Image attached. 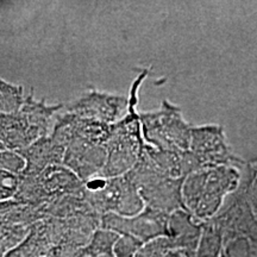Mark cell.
<instances>
[{
    "instance_id": "ba28073f",
    "label": "cell",
    "mask_w": 257,
    "mask_h": 257,
    "mask_svg": "<svg viewBox=\"0 0 257 257\" xmlns=\"http://www.w3.org/2000/svg\"><path fill=\"white\" fill-rule=\"evenodd\" d=\"M143 243L128 234H119L113 245L114 257H135Z\"/></svg>"
},
{
    "instance_id": "3957f363",
    "label": "cell",
    "mask_w": 257,
    "mask_h": 257,
    "mask_svg": "<svg viewBox=\"0 0 257 257\" xmlns=\"http://www.w3.org/2000/svg\"><path fill=\"white\" fill-rule=\"evenodd\" d=\"M192 154L204 166L224 165L229 160V153L224 143L223 130L217 126L192 128Z\"/></svg>"
},
{
    "instance_id": "52a82bcc",
    "label": "cell",
    "mask_w": 257,
    "mask_h": 257,
    "mask_svg": "<svg viewBox=\"0 0 257 257\" xmlns=\"http://www.w3.org/2000/svg\"><path fill=\"white\" fill-rule=\"evenodd\" d=\"M172 249L167 237H157L155 239L144 243L135 257H162Z\"/></svg>"
},
{
    "instance_id": "5b68a950",
    "label": "cell",
    "mask_w": 257,
    "mask_h": 257,
    "mask_svg": "<svg viewBox=\"0 0 257 257\" xmlns=\"http://www.w3.org/2000/svg\"><path fill=\"white\" fill-rule=\"evenodd\" d=\"M221 236L212 227L202 230L200 240H199L195 257H220Z\"/></svg>"
},
{
    "instance_id": "6da1fadb",
    "label": "cell",
    "mask_w": 257,
    "mask_h": 257,
    "mask_svg": "<svg viewBox=\"0 0 257 257\" xmlns=\"http://www.w3.org/2000/svg\"><path fill=\"white\" fill-rule=\"evenodd\" d=\"M144 124V135L160 149L187 150L191 146V128L180 115L179 108L163 102V107L157 113L141 115Z\"/></svg>"
},
{
    "instance_id": "277c9868",
    "label": "cell",
    "mask_w": 257,
    "mask_h": 257,
    "mask_svg": "<svg viewBox=\"0 0 257 257\" xmlns=\"http://www.w3.org/2000/svg\"><path fill=\"white\" fill-rule=\"evenodd\" d=\"M202 227L193 223L191 216L186 212L175 211L168 218V236L173 250H187L195 252L200 240Z\"/></svg>"
},
{
    "instance_id": "7a4b0ae2",
    "label": "cell",
    "mask_w": 257,
    "mask_h": 257,
    "mask_svg": "<svg viewBox=\"0 0 257 257\" xmlns=\"http://www.w3.org/2000/svg\"><path fill=\"white\" fill-rule=\"evenodd\" d=\"M168 218L169 214L147 207L135 217L114 216L108 218L106 223L113 232L133 236L144 244L157 237L168 236Z\"/></svg>"
},
{
    "instance_id": "8992f818",
    "label": "cell",
    "mask_w": 257,
    "mask_h": 257,
    "mask_svg": "<svg viewBox=\"0 0 257 257\" xmlns=\"http://www.w3.org/2000/svg\"><path fill=\"white\" fill-rule=\"evenodd\" d=\"M119 234L113 231H100L96 232L92 243V252L96 257L104 255H112L113 253V245L117 242Z\"/></svg>"
}]
</instances>
